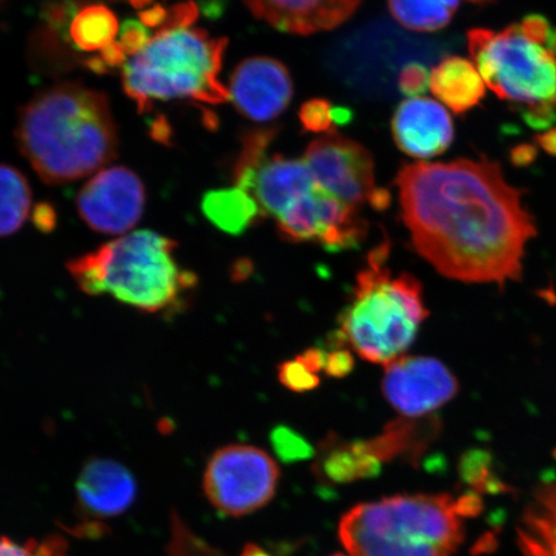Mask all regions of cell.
Segmentation results:
<instances>
[{
  "instance_id": "20",
  "label": "cell",
  "mask_w": 556,
  "mask_h": 556,
  "mask_svg": "<svg viewBox=\"0 0 556 556\" xmlns=\"http://www.w3.org/2000/svg\"><path fill=\"white\" fill-rule=\"evenodd\" d=\"M440 422L434 417H403L384 429V432L370 441H365L371 454L382 464L393 458L405 457L417 462L434 438L440 433Z\"/></svg>"
},
{
  "instance_id": "18",
  "label": "cell",
  "mask_w": 556,
  "mask_h": 556,
  "mask_svg": "<svg viewBox=\"0 0 556 556\" xmlns=\"http://www.w3.org/2000/svg\"><path fill=\"white\" fill-rule=\"evenodd\" d=\"M517 544L523 556H556V483L534 490L517 527Z\"/></svg>"
},
{
  "instance_id": "10",
  "label": "cell",
  "mask_w": 556,
  "mask_h": 556,
  "mask_svg": "<svg viewBox=\"0 0 556 556\" xmlns=\"http://www.w3.org/2000/svg\"><path fill=\"white\" fill-rule=\"evenodd\" d=\"M278 232L294 242L321 243L331 252L356 248L367 233L358 208L343 203L318 185L276 219Z\"/></svg>"
},
{
  "instance_id": "22",
  "label": "cell",
  "mask_w": 556,
  "mask_h": 556,
  "mask_svg": "<svg viewBox=\"0 0 556 556\" xmlns=\"http://www.w3.org/2000/svg\"><path fill=\"white\" fill-rule=\"evenodd\" d=\"M201 211L213 226L233 236L245 232L262 214L252 194L239 187L206 192Z\"/></svg>"
},
{
  "instance_id": "3",
  "label": "cell",
  "mask_w": 556,
  "mask_h": 556,
  "mask_svg": "<svg viewBox=\"0 0 556 556\" xmlns=\"http://www.w3.org/2000/svg\"><path fill=\"white\" fill-rule=\"evenodd\" d=\"M177 242L149 229L104 243L66 264L76 287L89 296L110 295L128 307L166 318L178 316L198 287L180 266Z\"/></svg>"
},
{
  "instance_id": "37",
  "label": "cell",
  "mask_w": 556,
  "mask_h": 556,
  "mask_svg": "<svg viewBox=\"0 0 556 556\" xmlns=\"http://www.w3.org/2000/svg\"><path fill=\"white\" fill-rule=\"evenodd\" d=\"M31 220L40 232L50 233L58 226V213L51 204L41 203L34 207Z\"/></svg>"
},
{
  "instance_id": "11",
  "label": "cell",
  "mask_w": 556,
  "mask_h": 556,
  "mask_svg": "<svg viewBox=\"0 0 556 556\" xmlns=\"http://www.w3.org/2000/svg\"><path fill=\"white\" fill-rule=\"evenodd\" d=\"M146 205L142 180L124 166L101 170L76 199L80 218L93 231L123 235L141 220Z\"/></svg>"
},
{
  "instance_id": "2",
  "label": "cell",
  "mask_w": 556,
  "mask_h": 556,
  "mask_svg": "<svg viewBox=\"0 0 556 556\" xmlns=\"http://www.w3.org/2000/svg\"><path fill=\"white\" fill-rule=\"evenodd\" d=\"M21 152L47 185L89 176L116 156L117 135L108 97L80 85H59L21 111Z\"/></svg>"
},
{
  "instance_id": "46",
  "label": "cell",
  "mask_w": 556,
  "mask_h": 556,
  "mask_svg": "<svg viewBox=\"0 0 556 556\" xmlns=\"http://www.w3.org/2000/svg\"><path fill=\"white\" fill-rule=\"evenodd\" d=\"M240 556H273L268 552L264 551V548L260 545L249 544L243 547Z\"/></svg>"
},
{
  "instance_id": "23",
  "label": "cell",
  "mask_w": 556,
  "mask_h": 556,
  "mask_svg": "<svg viewBox=\"0 0 556 556\" xmlns=\"http://www.w3.org/2000/svg\"><path fill=\"white\" fill-rule=\"evenodd\" d=\"M31 190L24 174L0 164V238H9L29 218Z\"/></svg>"
},
{
  "instance_id": "16",
  "label": "cell",
  "mask_w": 556,
  "mask_h": 556,
  "mask_svg": "<svg viewBox=\"0 0 556 556\" xmlns=\"http://www.w3.org/2000/svg\"><path fill=\"white\" fill-rule=\"evenodd\" d=\"M256 18L276 30L312 35L336 29L363 0H243Z\"/></svg>"
},
{
  "instance_id": "44",
  "label": "cell",
  "mask_w": 556,
  "mask_h": 556,
  "mask_svg": "<svg viewBox=\"0 0 556 556\" xmlns=\"http://www.w3.org/2000/svg\"><path fill=\"white\" fill-rule=\"evenodd\" d=\"M352 111L346 108H332V123L338 125H345L352 122Z\"/></svg>"
},
{
  "instance_id": "36",
  "label": "cell",
  "mask_w": 556,
  "mask_h": 556,
  "mask_svg": "<svg viewBox=\"0 0 556 556\" xmlns=\"http://www.w3.org/2000/svg\"><path fill=\"white\" fill-rule=\"evenodd\" d=\"M525 121L534 129L551 128L556 122L555 104H536L526 110Z\"/></svg>"
},
{
  "instance_id": "13",
  "label": "cell",
  "mask_w": 556,
  "mask_h": 556,
  "mask_svg": "<svg viewBox=\"0 0 556 556\" xmlns=\"http://www.w3.org/2000/svg\"><path fill=\"white\" fill-rule=\"evenodd\" d=\"M228 90L239 113L256 123L276 119L294 96L288 67L267 55L243 60L235 68Z\"/></svg>"
},
{
  "instance_id": "26",
  "label": "cell",
  "mask_w": 556,
  "mask_h": 556,
  "mask_svg": "<svg viewBox=\"0 0 556 556\" xmlns=\"http://www.w3.org/2000/svg\"><path fill=\"white\" fill-rule=\"evenodd\" d=\"M276 135L277 130L275 128H264L250 131L243 137L240 156L233 169L236 187L247 191L254 174L268 159V149Z\"/></svg>"
},
{
  "instance_id": "17",
  "label": "cell",
  "mask_w": 556,
  "mask_h": 556,
  "mask_svg": "<svg viewBox=\"0 0 556 556\" xmlns=\"http://www.w3.org/2000/svg\"><path fill=\"white\" fill-rule=\"evenodd\" d=\"M316 185L304 160L275 155L260 166L247 192L258 203L262 214L277 219Z\"/></svg>"
},
{
  "instance_id": "41",
  "label": "cell",
  "mask_w": 556,
  "mask_h": 556,
  "mask_svg": "<svg viewBox=\"0 0 556 556\" xmlns=\"http://www.w3.org/2000/svg\"><path fill=\"white\" fill-rule=\"evenodd\" d=\"M150 134L156 142L166 146L170 144L172 128L168 121H166L164 116L160 115L154 122H152Z\"/></svg>"
},
{
  "instance_id": "9",
  "label": "cell",
  "mask_w": 556,
  "mask_h": 556,
  "mask_svg": "<svg viewBox=\"0 0 556 556\" xmlns=\"http://www.w3.org/2000/svg\"><path fill=\"white\" fill-rule=\"evenodd\" d=\"M303 160L319 187L354 208L371 204L379 191L370 151L336 129L311 142Z\"/></svg>"
},
{
  "instance_id": "45",
  "label": "cell",
  "mask_w": 556,
  "mask_h": 556,
  "mask_svg": "<svg viewBox=\"0 0 556 556\" xmlns=\"http://www.w3.org/2000/svg\"><path fill=\"white\" fill-rule=\"evenodd\" d=\"M86 65L89 70H92V72L97 74H106L110 72L108 66L103 64L101 58L89 59L87 60Z\"/></svg>"
},
{
  "instance_id": "32",
  "label": "cell",
  "mask_w": 556,
  "mask_h": 556,
  "mask_svg": "<svg viewBox=\"0 0 556 556\" xmlns=\"http://www.w3.org/2000/svg\"><path fill=\"white\" fill-rule=\"evenodd\" d=\"M399 88L407 97H415L426 93L430 88V74L428 68L417 62L403 66L399 75Z\"/></svg>"
},
{
  "instance_id": "39",
  "label": "cell",
  "mask_w": 556,
  "mask_h": 556,
  "mask_svg": "<svg viewBox=\"0 0 556 556\" xmlns=\"http://www.w3.org/2000/svg\"><path fill=\"white\" fill-rule=\"evenodd\" d=\"M125 55L127 54H125L121 43H115V41H113V43L103 48L100 58L103 61V64L106 65L109 70H111L124 66Z\"/></svg>"
},
{
  "instance_id": "8",
  "label": "cell",
  "mask_w": 556,
  "mask_h": 556,
  "mask_svg": "<svg viewBox=\"0 0 556 556\" xmlns=\"http://www.w3.org/2000/svg\"><path fill=\"white\" fill-rule=\"evenodd\" d=\"M280 469L266 451L228 444L208 458L203 486L207 502L229 517H243L274 498Z\"/></svg>"
},
{
  "instance_id": "38",
  "label": "cell",
  "mask_w": 556,
  "mask_h": 556,
  "mask_svg": "<svg viewBox=\"0 0 556 556\" xmlns=\"http://www.w3.org/2000/svg\"><path fill=\"white\" fill-rule=\"evenodd\" d=\"M456 509L462 518L478 517L483 511V500L478 492L467 493L456 500Z\"/></svg>"
},
{
  "instance_id": "43",
  "label": "cell",
  "mask_w": 556,
  "mask_h": 556,
  "mask_svg": "<svg viewBox=\"0 0 556 556\" xmlns=\"http://www.w3.org/2000/svg\"><path fill=\"white\" fill-rule=\"evenodd\" d=\"M538 143L548 155L556 156V128L538 136Z\"/></svg>"
},
{
  "instance_id": "19",
  "label": "cell",
  "mask_w": 556,
  "mask_h": 556,
  "mask_svg": "<svg viewBox=\"0 0 556 556\" xmlns=\"http://www.w3.org/2000/svg\"><path fill=\"white\" fill-rule=\"evenodd\" d=\"M430 90L451 111L462 115L482 101L485 85L475 64L452 55L433 68L430 74Z\"/></svg>"
},
{
  "instance_id": "6",
  "label": "cell",
  "mask_w": 556,
  "mask_h": 556,
  "mask_svg": "<svg viewBox=\"0 0 556 556\" xmlns=\"http://www.w3.org/2000/svg\"><path fill=\"white\" fill-rule=\"evenodd\" d=\"M228 40L203 29L157 30L141 53L123 66L125 93L148 113L154 101L192 100L219 104L231 100L218 79Z\"/></svg>"
},
{
  "instance_id": "42",
  "label": "cell",
  "mask_w": 556,
  "mask_h": 556,
  "mask_svg": "<svg viewBox=\"0 0 556 556\" xmlns=\"http://www.w3.org/2000/svg\"><path fill=\"white\" fill-rule=\"evenodd\" d=\"M534 157H536V149L531 144L519 146L511 155L513 163L516 165L531 164Z\"/></svg>"
},
{
  "instance_id": "50",
  "label": "cell",
  "mask_w": 556,
  "mask_h": 556,
  "mask_svg": "<svg viewBox=\"0 0 556 556\" xmlns=\"http://www.w3.org/2000/svg\"><path fill=\"white\" fill-rule=\"evenodd\" d=\"M331 556H345V555H342V554H336V555H331Z\"/></svg>"
},
{
  "instance_id": "30",
  "label": "cell",
  "mask_w": 556,
  "mask_h": 556,
  "mask_svg": "<svg viewBox=\"0 0 556 556\" xmlns=\"http://www.w3.org/2000/svg\"><path fill=\"white\" fill-rule=\"evenodd\" d=\"M299 121L309 134H328L332 129V106L328 100L313 99L302 104Z\"/></svg>"
},
{
  "instance_id": "27",
  "label": "cell",
  "mask_w": 556,
  "mask_h": 556,
  "mask_svg": "<svg viewBox=\"0 0 556 556\" xmlns=\"http://www.w3.org/2000/svg\"><path fill=\"white\" fill-rule=\"evenodd\" d=\"M325 371V351L309 350L280 367L278 377L294 392H308L319 384L318 374Z\"/></svg>"
},
{
  "instance_id": "15",
  "label": "cell",
  "mask_w": 556,
  "mask_h": 556,
  "mask_svg": "<svg viewBox=\"0 0 556 556\" xmlns=\"http://www.w3.org/2000/svg\"><path fill=\"white\" fill-rule=\"evenodd\" d=\"M392 135L403 154L427 160L443 154L454 142V122L441 103L415 97L395 110Z\"/></svg>"
},
{
  "instance_id": "35",
  "label": "cell",
  "mask_w": 556,
  "mask_h": 556,
  "mask_svg": "<svg viewBox=\"0 0 556 556\" xmlns=\"http://www.w3.org/2000/svg\"><path fill=\"white\" fill-rule=\"evenodd\" d=\"M353 367L352 353L346 348H337L336 351L325 352V372L331 377L342 378Z\"/></svg>"
},
{
  "instance_id": "34",
  "label": "cell",
  "mask_w": 556,
  "mask_h": 556,
  "mask_svg": "<svg viewBox=\"0 0 556 556\" xmlns=\"http://www.w3.org/2000/svg\"><path fill=\"white\" fill-rule=\"evenodd\" d=\"M199 16V9L194 2H185L173 5L168 10V18L159 30L177 29V27H190Z\"/></svg>"
},
{
  "instance_id": "12",
  "label": "cell",
  "mask_w": 556,
  "mask_h": 556,
  "mask_svg": "<svg viewBox=\"0 0 556 556\" xmlns=\"http://www.w3.org/2000/svg\"><path fill=\"white\" fill-rule=\"evenodd\" d=\"M458 382L432 357H400L386 366L382 393L405 417H426L454 400Z\"/></svg>"
},
{
  "instance_id": "4",
  "label": "cell",
  "mask_w": 556,
  "mask_h": 556,
  "mask_svg": "<svg viewBox=\"0 0 556 556\" xmlns=\"http://www.w3.org/2000/svg\"><path fill=\"white\" fill-rule=\"evenodd\" d=\"M464 536L456 500L447 493L359 504L339 525V539L351 556H452Z\"/></svg>"
},
{
  "instance_id": "47",
  "label": "cell",
  "mask_w": 556,
  "mask_h": 556,
  "mask_svg": "<svg viewBox=\"0 0 556 556\" xmlns=\"http://www.w3.org/2000/svg\"><path fill=\"white\" fill-rule=\"evenodd\" d=\"M435 2L441 3L454 13L457 11L458 5H460V0H435Z\"/></svg>"
},
{
  "instance_id": "28",
  "label": "cell",
  "mask_w": 556,
  "mask_h": 556,
  "mask_svg": "<svg viewBox=\"0 0 556 556\" xmlns=\"http://www.w3.org/2000/svg\"><path fill=\"white\" fill-rule=\"evenodd\" d=\"M492 457L482 450H475L465 454L460 462V476L478 493L489 492L492 495L507 491L503 481L491 471Z\"/></svg>"
},
{
  "instance_id": "1",
  "label": "cell",
  "mask_w": 556,
  "mask_h": 556,
  "mask_svg": "<svg viewBox=\"0 0 556 556\" xmlns=\"http://www.w3.org/2000/svg\"><path fill=\"white\" fill-rule=\"evenodd\" d=\"M395 185L415 249L442 275L498 287L519 280L536 225L497 163L408 164Z\"/></svg>"
},
{
  "instance_id": "24",
  "label": "cell",
  "mask_w": 556,
  "mask_h": 556,
  "mask_svg": "<svg viewBox=\"0 0 556 556\" xmlns=\"http://www.w3.org/2000/svg\"><path fill=\"white\" fill-rule=\"evenodd\" d=\"M117 31L119 23L113 11L103 4H89L73 17L68 34L80 51L96 52L113 43Z\"/></svg>"
},
{
  "instance_id": "5",
  "label": "cell",
  "mask_w": 556,
  "mask_h": 556,
  "mask_svg": "<svg viewBox=\"0 0 556 556\" xmlns=\"http://www.w3.org/2000/svg\"><path fill=\"white\" fill-rule=\"evenodd\" d=\"M387 256V245L370 254L336 339L368 363L384 366L402 357L428 316L420 282L407 274L393 276Z\"/></svg>"
},
{
  "instance_id": "25",
  "label": "cell",
  "mask_w": 556,
  "mask_h": 556,
  "mask_svg": "<svg viewBox=\"0 0 556 556\" xmlns=\"http://www.w3.org/2000/svg\"><path fill=\"white\" fill-rule=\"evenodd\" d=\"M388 5L394 20L413 31L442 30L455 15L435 0H388Z\"/></svg>"
},
{
  "instance_id": "40",
  "label": "cell",
  "mask_w": 556,
  "mask_h": 556,
  "mask_svg": "<svg viewBox=\"0 0 556 556\" xmlns=\"http://www.w3.org/2000/svg\"><path fill=\"white\" fill-rule=\"evenodd\" d=\"M166 18H168V10H165L162 4H155L139 13V21L146 27H162Z\"/></svg>"
},
{
  "instance_id": "21",
  "label": "cell",
  "mask_w": 556,
  "mask_h": 556,
  "mask_svg": "<svg viewBox=\"0 0 556 556\" xmlns=\"http://www.w3.org/2000/svg\"><path fill=\"white\" fill-rule=\"evenodd\" d=\"M381 463L367 448L365 441L346 443L329 440L323 444L316 472L325 482L345 484L378 476Z\"/></svg>"
},
{
  "instance_id": "49",
  "label": "cell",
  "mask_w": 556,
  "mask_h": 556,
  "mask_svg": "<svg viewBox=\"0 0 556 556\" xmlns=\"http://www.w3.org/2000/svg\"><path fill=\"white\" fill-rule=\"evenodd\" d=\"M553 50L556 53V34H555V37H554V40H553Z\"/></svg>"
},
{
  "instance_id": "29",
  "label": "cell",
  "mask_w": 556,
  "mask_h": 556,
  "mask_svg": "<svg viewBox=\"0 0 556 556\" xmlns=\"http://www.w3.org/2000/svg\"><path fill=\"white\" fill-rule=\"evenodd\" d=\"M67 551L66 540L58 534L43 540H29L25 544L0 536V556H68Z\"/></svg>"
},
{
  "instance_id": "33",
  "label": "cell",
  "mask_w": 556,
  "mask_h": 556,
  "mask_svg": "<svg viewBox=\"0 0 556 556\" xmlns=\"http://www.w3.org/2000/svg\"><path fill=\"white\" fill-rule=\"evenodd\" d=\"M151 37L141 21L127 20L122 26L121 31V46L125 54L135 58L138 53H141L146 46L150 43Z\"/></svg>"
},
{
  "instance_id": "51",
  "label": "cell",
  "mask_w": 556,
  "mask_h": 556,
  "mask_svg": "<svg viewBox=\"0 0 556 556\" xmlns=\"http://www.w3.org/2000/svg\"><path fill=\"white\" fill-rule=\"evenodd\" d=\"M0 2H2V0H0Z\"/></svg>"
},
{
  "instance_id": "48",
  "label": "cell",
  "mask_w": 556,
  "mask_h": 556,
  "mask_svg": "<svg viewBox=\"0 0 556 556\" xmlns=\"http://www.w3.org/2000/svg\"><path fill=\"white\" fill-rule=\"evenodd\" d=\"M469 2L475 3V4H485V3L492 2V0H469Z\"/></svg>"
},
{
  "instance_id": "7",
  "label": "cell",
  "mask_w": 556,
  "mask_h": 556,
  "mask_svg": "<svg viewBox=\"0 0 556 556\" xmlns=\"http://www.w3.org/2000/svg\"><path fill=\"white\" fill-rule=\"evenodd\" d=\"M468 47L484 85L500 99L536 104L556 103V55L520 24L495 33L472 29Z\"/></svg>"
},
{
  "instance_id": "14",
  "label": "cell",
  "mask_w": 556,
  "mask_h": 556,
  "mask_svg": "<svg viewBox=\"0 0 556 556\" xmlns=\"http://www.w3.org/2000/svg\"><path fill=\"white\" fill-rule=\"evenodd\" d=\"M76 509L86 520L90 534L101 530V521L123 516L137 497L131 471L111 458H90L75 483Z\"/></svg>"
},
{
  "instance_id": "31",
  "label": "cell",
  "mask_w": 556,
  "mask_h": 556,
  "mask_svg": "<svg viewBox=\"0 0 556 556\" xmlns=\"http://www.w3.org/2000/svg\"><path fill=\"white\" fill-rule=\"evenodd\" d=\"M273 444L276 454L281 457V460L287 463L305 460L313 452L309 443L301 434L285 427L275 430Z\"/></svg>"
}]
</instances>
